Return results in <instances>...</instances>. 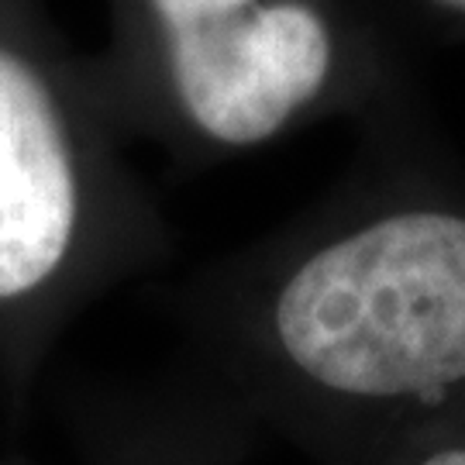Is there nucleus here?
Returning a JSON list of instances; mask_svg holds the SVG:
<instances>
[{
	"label": "nucleus",
	"instance_id": "f257e3e1",
	"mask_svg": "<svg viewBox=\"0 0 465 465\" xmlns=\"http://www.w3.org/2000/svg\"><path fill=\"white\" fill-rule=\"evenodd\" d=\"M197 380L314 465H376L465 403V200L390 186L190 303Z\"/></svg>",
	"mask_w": 465,
	"mask_h": 465
},
{
	"label": "nucleus",
	"instance_id": "f03ea898",
	"mask_svg": "<svg viewBox=\"0 0 465 465\" xmlns=\"http://www.w3.org/2000/svg\"><path fill=\"white\" fill-rule=\"evenodd\" d=\"M166 55L176 132L245 152L290 132L328 94L338 42L311 0H145Z\"/></svg>",
	"mask_w": 465,
	"mask_h": 465
},
{
	"label": "nucleus",
	"instance_id": "7ed1b4c3",
	"mask_svg": "<svg viewBox=\"0 0 465 465\" xmlns=\"http://www.w3.org/2000/svg\"><path fill=\"white\" fill-rule=\"evenodd\" d=\"M97 224V183L52 90L0 49V307L52 290Z\"/></svg>",
	"mask_w": 465,
	"mask_h": 465
},
{
	"label": "nucleus",
	"instance_id": "20e7f679",
	"mask_svg": "<svg viewBox=\"0 0 465 465\" xmlns=\"http://www.w3.org/2000/svg\"><path fill=\"white\" fill-rule=\"evenodd\" d=\"M252 424L197 376L152 382L117 407L104 434V465H242Z\"/></svg>",
	"mask_w": 465,
	"mask_h": 465
},
{
	"label": "nucleus",
	"instance_id": "39448f33",
	"mask_svg": "<svg viewBox=\"0 0 465 465\" xmlns=\"http://www.w3.org/2000/svg\"><path fill=\"white\" fill-rule=\"evenodd\" d=\"M376 465H465V403L407 434Z\"/></svg>",
	"mask_w": 465,
	"mask_h": 465
},
{
	"label": "nucleus",
	"instance_id": "423d86ee",
	"mask_svg": "<svg viewBox=\"0 0 465 465\" xmlns=\"http://www.w3.org/2000/svg\"><path fill=\"white\" fill-rule=\"evenodd\" d=\"M462 4H465V0H462Z\"/></svg>",
	"mask_w": 465,
	"mask_h": 465
}]
</instances>
